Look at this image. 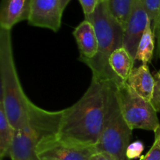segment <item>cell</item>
<instances>
[{"label":"cell","mask_w":160,"mask_h":160,"mask_svg":"<svg viewBox=\"0 0 160 160\" xmlns=\"http://www.w3.org/2000/svg\"><path fill=\"white\" fill-rule=\"evenodd\" d=\"M91 160H116L109 155L103 152H95L91 158Z\"/></svg>","instance_id":"obj_23"},{"label":"cell","mask_w":160,"mask_h":160,"mask_svg":"<svg viewBox=\"0 0 160 160\" xmlns=\"http://www.w3.org/2000/svg\"><path fill=\"white\" fill-rule=\"evenodd\" d=\"M15 131L6 116L2 103L0 102V157L2 159L9 156Z\"/></svg>","instance_id":"obj_15"},{"label":"cell","mask_w":160,"mask_h":160,"mask_svg":"<svg viewBox=\"0 0 160 160\" xmlns=\"http://www.w3.org/2000/svg\"><path fill=\"white\" fill-rule=\"evenodd\" d=\"M70 2V0H60V6L61 9L62 11H64V9H66V7L67 6V5L69 4V2Z\"/></svg>","instance_id":"obj_25"},{"label":"cell","mask_w":160,"mask_h":160,"mask_svg":"<svg viewBox=\"0 0 160 160\" xmlns=\"http://www.w3.org/2000/svg\"><path fill=\"white\" fill-rule=\"evenodd\" d=\"M80 51V60L93 59L98 52V39L93 24L88 20L81 22L73 32Z\"/></svg>","instance_id":"obj_11"},{"label":"cell","mask_w":160,"mask_h":160,"mask_svg":"<svg viewBox=\"0 0 160 160\" xmlns=\"http://www.w3.org/2000/svg\"><path fill=\"white\" fill-rule=\"evenodd\" d=\"M85 17L91 15L96 9L100 0H79Z\"/></svg>","instance_id":"obj_20"},{"label":"cell","mask_w":160,"mask_h":160,"mask_svg":"<svg viewBox=\"0 0 160 160\" xmlns=\"http://www.w3.org/2000/svg\"><path fill=\"white\" fill-rule=\"evenodd\" d=\"M155 80L154 90L151 99V104L157 112H160V70L153 75Z\"/></svg>","instance_id":"obj_18"},{"label":"cell","mask_w":160,"mask_h":160,"mask_svg":"<svg viewBox=\"0 0 160 160\" xmlns=\"http://www.w3.org/2000/svg\"><path fill=\"white\" fill-rule=\"evenodd\" d=\"M156 39L154 33L152 29L151 22L148 21L145 31L139 42L138 46L137 53H136L135 61L138 60L142 62V64H146L151 62L154 52L156 50Z\"/></svg>","instance_id":"obj_14"},{"label":"cell","mask_w":160,"mask_h":160,"mask_svg":"<svg viewBox=\"0 0 160 160\" xmlns=\"http://www.w3.org/2000/svg\"><path fill=\"white\" fill-rule=\"evenodd\" d=\"M149 19L142 0H135L132 11L123 31V47H124L135 62L139 42L145 31Z\"/></svg>","instance_id":"obj_8"},{"label":"cell","mask_w":160,"mask_h":160,"mask_svg":"<svg viewBox=\"0 0 160 160\" xmlns=\"http://www.w3.org/2000/svg\"><path fill=\"white\" fill-rule=\"evenodd\" d=\"M156 145H158L160 147V125L158 128V129L155 131V142Z\"/></svg>","instance_id":"obj_24"},{"label":"cell","mask_w":160,"mask_h":160,"mask_svg":"<svg viewBox=\"0 0 160 160\" xmlns=\"http://www.w3.org/2000/svg\"><path fill=\"white\" fill-rule=\"evenodd\" d=\"M37 152L40 160H91L96 150L95 147L66 143L56 135L41 140Z\"/></svg>","instance_id":"obj_6"},{"label":"cell","mask_w":160,"mask_h":160,"mask_svg":"<svg viewBox=\"0 0 160 160\" xmlns=\"http://www.w3.org/2000/svg\"><path fill=\"white\" fill-rule=\"evenodd\" d=\"M144 149H145V145L141 141H136L132 143H130L126 151L127 157L129 160L138 159L140 157Z\"/></svg>","instance_id":"obj_19"},{"label":"cell","mask_w":160,"mask_h":160,"mask_svg":"<svg viewBox=\"0 0 160 160\" xmlns=\"http://www.w3.org/2000/svg\"><path fill=\"white\" fill-rule=\"evenodd\" d=\"M144 8L151 22L153 33L160 13V0H142Z\"/></svg>","instance_id":"obj_17"},{"label":"cell","mask_w":160,"mask_h":160,"mask_svg":"<svg viewBox=\"0 0 160 160\" xmlns=\"http://www.w3.org/2000/svg\"><path fill=\"white\" fill-rule=\"evenodd\" d=\"M155 39H156V56L157 58L160 57V13L158 18L157 23H156V28L154 30Z\"/></svg>","instance_id":"obj_22"},{"label":"cell","mask_w":160,"mask_h":160,"mask_svg":"<svg viewBox=\"0 0 160 160\" xmlns=\"http://www.w3.org/2000/svg\"><path fill=\"white\" fill-rule=\"evenodd\" d=\"M106 98V82L92 79L81 99L62 110L58 139L73 145L95 147L104 122Z\"/></svg>","instance_id":"obj_2"},{"label":"cell","mask_w":160,"mask_h":160,"mask_svg":"<svg viewBox=\"0 0 160 160\" xmlns=\"http://www.w3.org/2000/svg\"><path fill=\"white\" fill-rule=\"evenodd\" d=\"M40 141L35 134L16 130L9 156L11 160H40L37 152Z\"/></svg>","instance_id":"obj_9"},{"label":"cell","mask_w":160,"mask_h":160,"mask_svg":"<svg viewBox=\"0 0 160 160\" xmlns=\"http://www.w3.org/2000/svg\"><path fill=\"white\" fill-rule=\"evenodd\" d=\"M133 130L125 120L117 94V84L106 82V110L96 152L109 155L116 160H129L126 156Z\"/></svg>","instance_id":"obj_4"},{"label":"cell","mask_w":160,"mask_h":160,"mask_svg":"<svg viewBox=\"0 0 160 160\" xmlns=\"http://www.w3.org/2000/svg\"><path fill=\"white\" fill-rule=\"evenodd\" d=\"M95 28L98 39V52L91 59L83 62L92 71V79L102 82L123 83L111 69L109 59L117 48L123 47L124 28L109 12L106 0H100L94 12L85 17Z\"/></svg>","instance_id":"obj_3"},{"label":"cell","mask_w":160,"mask_h":160,"mask_svg":"<svg viewBox=\"0 0 160 160\" xmlns=\"http://www.w3.org/2000/svg\"><path fill=\"white\" fill-rule=\"evenodd\" d=\"M109 66L113 73L123 82H127L133 70L134 60L124 47L117 48L109 59Z\"/></svg>","instance_id":"obj_13"},{"label":"cell","mask_w":160,"mask_h":160,"mask_svg":"<svg viewBox=\"0 0 160 160\" xmlns=\"http://www.w3.org/2000/svg\"><path fill=\"white\" fill-rule=\"evenodd\" d=\"M117 94L122 114L132 130L156 131L160 123L151 102L138 95L127 82L117 84Z\"/></svg>","instance_id":"obj_5"},{"label":"cell","mask_w":160,"mask_h":160,"mask_svg":"<svg viewBox=\"0 0 160 160\" xmlns=\"http://www.w3.org/2000/svg\"><path fill=\"white\" fill-rule=\"evenodd\" d=\"M1 96L6 116L15 130L35 134L41 140L57 135L62 110L50 112L38 107L23 92L14 63L11 30L0 28Z\"/></svg>","instance_id":"obj_1"},{"label":"cell","mask_w":160,"mask_h":160,"mask_svg":"<svg viewBox=\"0 0 160 160\" xmlns=\"http://www.w3.org/2000/svg\"><path fill=\"white\" fill-rule=\"evenodd\" d=\"M140 160H160V147L154 143L147 154L142 156Z\"/></svg>","instance_id":"obj_21"},{"label":"cell","mask_w":160,"mask_h":160,"mask_svg":"<svg viewBox=\"0 0 160 160\" xmlns=\"http://www.w3.org/2000/svg\"><path fill=\"white\" fill-rule=\"evenodd\" d=\"M128 85L144 99L151 102L154 90V77L150 73L148 65L142 64L133 68L128 81Z\"/></svg>","instance_id":"obj_12"},{"label":"cell","mask_w":160,"mask_h":160,"mask_svg":"<svg viewBox=\"0 0 160 160\" xmlns=\"http://www.w3.org/2000/svg\"><path fill=\"white\" fill-rule=\"evenodd\" d=\"M31 0H2L0 28L11 30L19 22L29 19Z\"/></svg>","instance_id":"obj_10"},{"label":"cell","mask_w":160,"mask_h":160,"mask_svg":"<svg viewBox=\"0 0 160 160\" xmlns=\"http://www.w3.org/2000/svg\"><path fill=\"white\" fill-rule=\"evenodd\" d=\"M109 12L123 26L126 27L135 0H106Z\"/></svg>","instance_id":"obj_16"},{"label":"cell","mask_w":160,"mask_h":160,"mask_svg":"<svg viewBox=\"0 0 160 160\" xmlns=\"http://www.w3.org/2000/svg\"><path fill=\"white\" fill-rule=\"evenodd\" d=\"M62 13L60 0H31L28 23L57 32L61 26Z\"/></svg>","instance_id":"obj_7"}]
</instances>
